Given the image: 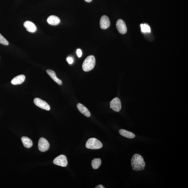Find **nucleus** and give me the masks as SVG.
I'll use <instances>...</instances> for the list:
<instances>
[{
  "instance_id": "17",
  "label": "nucleus",
  "mask_w": 188,
  "mask_h": 188,
  "mask_svg": "<svg viewBox=\"0 0 188 188\" xmlns=\"http://www.w3.org/2000/svg\"><path fill=\"white\" fill-rule=\"evenodd\" d=\"M101 163V159L99 158L94 159L92 161V165L93 169H97L100 167Z\"/></svg>"
},
{
  "instance_id": "11",
  "label": "nucleus",
  "mask_w": 188,
  "mask_h": 188,
  "mask_svg": "<svg viewBox=\"0 0 188 188\" xmlns=\"http://www.w3.org/2000/svg\"><path fill=\"white\" fill-rule=\"evenodd\" d=\"M77 109L79 111L87 117H90L91 116V113L84 105L80 103H79L77 105Z\"/></svg>"
},
{
  "instance_id": "6",
  "label": "nucleus",
  "mask_w": 188,
  "mask_h": 188,
  "mask_svg": "<svg viewBox=\"0 0 188 188\" xmlns=\"http://www.w3.org/2000/svg\"><path fill=\"white\" fill-rule=\"evenodd\" d=\"M110 105L111 109L116 112H119L121 109V104L120 99L118 98H115L111 100Z\"/></svg>"
},
{
  "instance_id": "16",
  "label": "nucleus",
  "mask_w": 188,
  "mask_h": 188,
  "mask_svg": "<svg viewBox=\"0 0 188 188\" xmlns=\"http://www.w3.org/2000/svg\"><path fill=\"white\" fill-rule=\"evenodd\" d=\"M21 140L24 146L27 148H30L33 145L32 140L29 138L27 137H22Z\"/></svg>"
},
{
  "instance_id": "14",
  "label": "nucleus",
  "mask_w": 188,
  "mask_h": 188,
  "mask_svg": "<svg viewBox=\"0 0 188 188\" xmlns=\"http://www.w3.org/2000/svg\"><path fill=\"white\" fill-rule=\"evenodd\" d=\"M46 72H47L48 75L50 76V77H51L54 81L56 82L59 85H62V81H61V79H59L57 77L55 72L53 71V70H46Z\"/></svg>"
},
{
  "instance_id": "1",
  "label": "nucleus",
  "mask_w": 188,
  "mask_h": 188,
  "mask_svg": "<svg viewBox=\"0 0 188 188\" xmlns=\"http://www.w3.org/2000/svg\"><path fill=\"white\" fill-rule=\"evenodd\" d=\"M145 165L144 158L140 154H135L132 157L131 165L133 170L142 171L145 168Z\"/></svg>"
},
{
  "instance_id": "9",
  "label": "nucleus",
  "mask_w": 188,
  "mask_h": 188,
  "mask_svg": "<svg viewBox=\"0 0 188 188\" xmlns=\"http://www.w3.org/2000/svg\"><path fill=\"white\" fill-rule=\"evenodd\" d=\"M110 21L109 18L106 16H102L100 18V26L102 29H106L109 28L110 26Z\"/></svg>"
},
{
  "instance_id": "5",
  "label": "nucleus",
  "mask_w": 188,
  "mask_h": 188,
  "mask_svg": "<svg viewBox=\"0 0 188 188\" xmlns=\"http://www.w3.org/2000/svg\"><path fill=\"white\" fill-rule=\"evenodd\" d=\"M38 147L40 152L47 151L50 148V144L48 141L44 138H41L38 141Z\"/></svg>"
},
{
  "instance_id": "13",
  "label": "nucleus",
  "mask_w": 188,
  "mask_h": 188,
  "mask_svg": "<svg viewBox=\"0 0 188 188\" xmlns=\"http://www.w3.org/2000/svg\"><path fill=\"white\" fill-rule=\"evenodd\" d=\"M48 23L52 26H56L60 23V20L58 17L52 15L50 16L47 19Z\"/></svg>"
},
{
  "instance_id": "20",
  "label": "nucleus",
  "mask_w": 188,
  "mask_h": 188,
  "mask_svg": "<svg viewBox=\"0 0 188 188\" xmlns=\"http://www.w3.org/2000/svg\"><path fill=\"white\" fill-rule=\"evenodd\" d=\"M67 60L69 64H71L73 62V59L71 57H68L67 59Z\"/></svg>"
},
{
  "instance_id": "18",
  "label": "nucleus",
  "mask_w": 188,
  "mask_h": 188,
  "mask_svg": "<svg viewBox=\"0 0 188 188\" xmlns=\"http://www.w3.org/2000/svg\"><path fill=\"white\" fill-rule=\"evenodd\" d=\"M141 30L142 32L144 33H150L151 31L150 27L148 25L146 24H141L140 25Z\"/></svg>"
},
{
  "instance_id": "2",
  "label": "nucleus",
  "mask_w": 188,
  "mask_h": 188,
  "mask_svg": "<svg viewBox=\"0 0 188 188\" xmlns=\"http://www.w3.org/2000/svg\"><path fill=\"white\" fill-rule=\"evenodd\" d=\"M96 64V59L94 56L91 55L87 57L83 62V70L84 71H90L94 69Z\"/></svg>"
},
{
  "instance_id": "12",
  "label": "nucleus",
  "mask_w": 188,
  "mask_h": 188,
  "mask_svg": "<svg viewBox=\"0 0 188 188\" xmlns=\"http://www.w3.org/2000/svg\"><path fill=\"white\" fill-rule=\"evenodd\" d=\"M25 76L20 75L14 78L11 81V83L14 85L21 84L25 81Z\"/></svg>"
},
{
  "instance_id": "22",
  "label": "nucleus",
  "mask_w": 188,
  "mask_h": 188,
  "mask_svg": "<svg viewBox=\"0 0 188 188\" xmlns=\"http://www.w3.org/2000/svg\"><path fill=\"white\" fill-rule=\"evenodd\" d=\"M95 188H105V187H103V185H99L97 186L96 187H95Z\"/></svg>"
},
{
  "instance_id": "3",
  "label": "nucleus",
  "mask_w": 188,
  "mask_h": 188,
  "mask_svg": "<svg viewBox=\"0 0 188 188\" xmlns=\"http://www.w3.org/2000/svg\"><path fill=\"white\" fill-rule=\"evenodd\" d=\"M85 146L87 148L97 150L101 148L103 146V145L97 139L92 138L89 139L87 141Z\"/></svg>"
},
{
  "instance_id": "8",
  "label": "nucleus",
  "mask_w": 188,
  "mask_h": 188,
  "mask_svg": "<svg viewBox=\"0 0 188 188\" xmlns=\"http://www.w3.org/2000/svg\"><path fill=\"white\" fill-rule=\"evenodd\" d=\"M116 27L118 32L121 34H124L127 32V27L123 20H118L116 22Z\"/></svg>"
},
{
  "instance_id": "19",
  "label": "nucleus",
  "mask_w": 188,
  "mask_h": 188,
  "mask_svg": "<svg viewBox=\"0 0 188 188\" xmlns=\"http://www.w3.org/2000/svg\"><path fill=\"white\" fill-rule=\"evenodd\" d=\"M0 43L5 45H8L9 42L1 33H0Z\"/></svg>"
},
{
  "instance_id": "15",
  "label": "nucleus",
  "mask_w": 188,
  "mask_h": 188,
  "mask_svg": "<svg viewBox=\"0 0 188 188\" xmlns=\"http://www.w3.org/2000/svg\"><path fill=\"white\" fill-rule=\"evenodd\" d=\"M119 133L121 135L129 139L135 138V135L132 132L127 131L124 129H121L119 130Z\"/></svg>"
},
{
  "instance_id": "7",
  "label": "nucleus",
  "mask_w": 188,
  "mask_h": 188,
  "mask_svg": "<svg viewBox=\"0 0 188 188\" xmlns=\"http://www.w3.org/2000/svg\"><path fill=\"white\" fill-rule=\"evenodd\" d=\"M34 104L37 106L41 109L45 110L46 111H49L50 109V106L46 101L39 98H36L34 99Z\"/></svg>"
},
{
  "instance_id": "23",
  "label": "nucleus",
  "mask_w": 188,
  "mask_h": 188,
  "mask_svg": "<svg viewBox=\"0 0 188 188\" xmlns=\"http://www.w3.org/2000/svg\"><path fill=\"white\" fill-rule=\"evenodd\" d=\"M84 1H85L87 2L90 3L91 1H92V0H84Z\"/></svg>"
},
{
  "instance_id": "10",
  "label": "nucleus",
  "mask_w": 188,
  "mask_h": 188,
  "mask_svg": "<svg viewBox=\"0 0 188 188\" xmlns=\"http://www.w3.org/2000/svg\"><path fill=\"white\" fill-rule=\"evenodd\" d=\"M23 25L27 31L31 33H35L37 31V27L35 24L30 21H26Z\"/></svg>"
},
{
  "instance_id": "21",
  "label": "nucleus",
  "mask_w": 188,
  "mask_h": 188,
  "mask_svg": "<svg viewBox=\"0 0 188 188\" xmlns=\"http://www.w3.org/2000/svg\"><path fill=\"white\" fill-rule=\"evenodd\" d=\"M77 54L78 57H81L82 53V51L81 49H78L77 50Z\"/></svg>"
},
{
  "instance_id": "4",
  "label": "nucleus",
  "mask_w": 188,
  "mask_h": 188,
  "mask_svg": "<svg viewBox=\"0 0 188 188\" xmlns=\"http://www.w3.org/2000/svg\"><path fill=\"white\" fill-rule=\"evenodd\" d=\"M54 164L62 167H66L67 165L68 161L66 156L63 155H59L54 160Z\"/></svg>"
}]
</instances>
